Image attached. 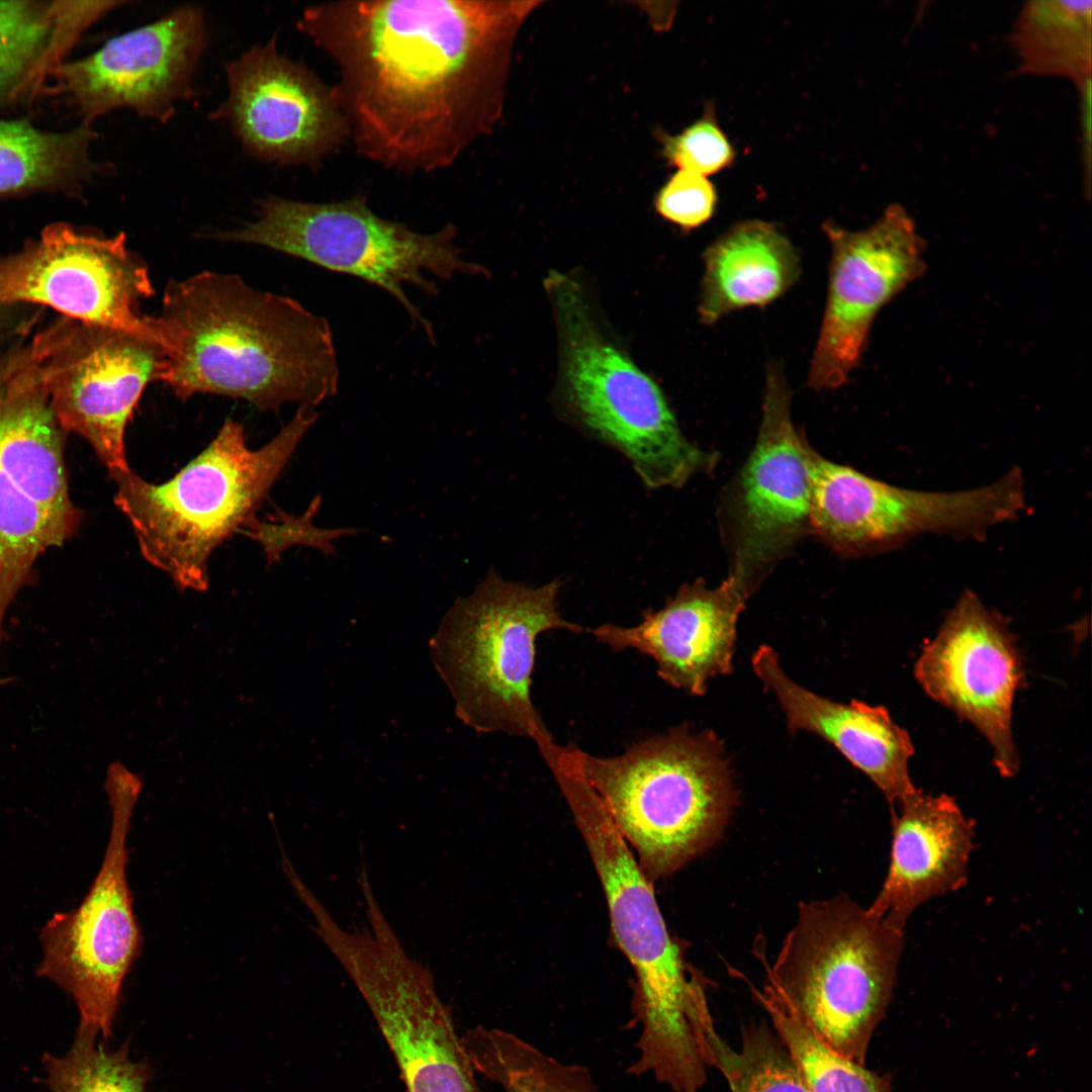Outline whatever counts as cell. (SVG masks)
<instances>
[{"instance_id": "obj_2", "label": "cell", "mask_w": 1092, "mask_h": 1092, "mask_svg": "<svg viewBox=\"0 0 1092 1092\" xmlns=\"http://www.w3.org/2000/svg\"><path fill=\"white\" fill-rule=\"evenodd\" d=\"M168 355L162 382L181 400L243 398L260 411L334 396L339 365L329 322L298 301L202 271L171 280L153 316Z\"/></svg>"}, {"instance_id": "obj_7", "label": "cell", "mask_w": 1092, "mask_h": 1092, "mask_svg": "<svg viewBox=\"0 0 1092 1092\" xmlns=\"http://www.w3.org/2000/svg\"><path fill=\"white\" fill-rule=\"evenodd\" d=\"M559 340V388L568 412L612 445L652 489L679 487L716 455L684 435L659 385L602 329L583 286L552 270L544 279Z\"/></svg>"}, {"instance_id": "obj_24", "label": "cell", "mask_w": 1092, "mask_h": 1092, "mask_svg": "<svg viewBox=\"0 0 1092 1092\" xmlns=\"http://www.w3.org/2000/svg\"><path fill=\"white\" fill-rule=\"evenodd\" d=\"M1091 6V1L1026 2L1010 38L1020 71L1066 78L1080 90L1089 86Z\"/></svg>"}, {"instance_id": "obj_18", "label": "cell", "mask_w": 1092, "mask_h": 1092, "mask_svg": "<svg viewBox=\"0 0 1092 1092\" xmlns=\"http://www.w3.org/2000/svg\"><path fill=\"white\" fill-rule=\"evenodd\" d=\"M207 33L202 11L181 7L109 39L94 54L59 66L61 88L88 118L127 107L164 121L191 92Z\"/></svg>"}, {"instance_id": "obj_9", "label": "cell", "mask_w": 1092, "mask_h": 1092, "mask_svg": "<svg viewBox=\"0 0 1092 1092\" xmlns=\"http://www.w3.org/2000/svg\"><path fill=\"white\" fill-rule=\"evenodd\" d=\"M449 223L423 234L376 214L363 196L332 202H308L270 196L259 202L257 218L213 238L263 246L322 268L348 274L392 295L434 340L430 322L406 295L404 285L438 293L434 279L455 274H485L466 261Z\"/></svg>"}, {"instance_id": "obj_15", "label": "cell", "mask_w": 1092, "mask_h": 1092, "mask_svg": "<svg viewBox=\"0 0 1092 1092\" xmlns=\"http://www.w3.org/2000/svg\"><path fill=\"white\" fill-rule=\"evenodd\" d=\"M59 352L48 355L43 379L60 427L83 437L111 478L127 472L126 426L147 385L162 382L167 350L134 334L82 324Z\"/></svg>"}, {"instance_id": "obj_20", "label": "cell", "mask_w": 1092, "mask_h": 1092, "mask_svg": "<svg viewBox=\"0 0 1092 1092\" xmlns=\"http://www.w3.org/2000/svg\"><path fill=\"white\" fill-rule=\"evenodd\" d=\"M752 589L734 572L713 588L699 579L684 584L661 609L646 610L638 625L607 623L590 633L615 651L650 656L663 681L702 696L710 677L732 670L736 624Z\"/></svg>"}, {"instance_id": "obj_3", "label": "cell", "mask_w": 1092, "mask_h": 1092, "mask_svg": "<svg viewBox=\"0 0 1092 1092\" xmlns=\"http://www.w3.org/2000/svg\"><path fill=\"white\" fill-rule=\"evenodd\" d=\"M559 788L602 884L614 938L634 970L640 1030L631 1068L658 1080L690 1076L703 1066L699 1029L711 1014L704 977L686 962L652 883L590 787L571 775Z\"/></svg>"}, {"instance_id": "obj_12", "label": "cell", "mask_w": 1092, "mask_h": 1092, "mask_svg": "<svg viewBox=\"0 0 1092 1092\" xmlns=\"http://www.w3.org/2000/svg\"><path fill=\"white\" fill-rule=\"evenodd\" d=\"M125 243L123 233L101 238L52 224L20 253L0 256V303L46 304L84 325L127 332L164 347L154 317L140 309L154 294L148 267Z\"/></svg>"}, {"instance_id": "obj_35", "label": "cell", "mask_w": 1092, "mask_h": 1092, "mask_svg": "<svg viewBox=\"0 0 1092 1092\" xmlns=\"http://www.w3.org/2000/svg\"><path fill=\"white\" fill-rule=\"evenodd\" d=\"M9 679L6 676L0 677V688L8 686Z\"/></svg>"}, {"instance_id": "obj_34", "label": "cell", "mask_w": 1092, "mask_h": 1092, "mask_svg": "<svg viewBox=\"0 0 1092 1092\" xmlns=\"http://www.w3.org/2000/svg\"><path fill=\"white\" fill-rule=\"evenodd\" d=\"M717 201L716 189L707 177L677 170L658 191L654 206L661 217L691 231L712 218Z\"/></svg>"}, {"instance_id": "obj_11", "label": "cell", "mask_w": 1092, "mask_h": 1092, "mask_svg": "<svg viewBox=\"0 0 1092 1092\" xmlns=\"http://www.w3.org/2000/svg\"><path fill=\"white\" fill-rule=\"evenodd\" d=\"M1025 509L1019 468L972 489L928 491L896 486L815 457L810 529L845 553L896 548L922 534L979 540Z\"/></svg>"}, {"instance_id": "obj_30", "label": "cell", "mask_w": 1092, "mask_h": 1092, "mask_svg": "<svg viewBox=\"0 0 1092 1092\" xmlns=\"http://www.w3.org/2000/svg\"><path fill=\"white\" fill-rule=\"evenodd\" d=\"M752 994L767 1013L809 1092H891V1079L847 1060L821 1043L766 987Z\"/></svg>"}, {"instance_id": "obj_31", "label": "cell", "mask_w": 1092, "mask_h": 1092, "mask_svg": "<svg viewBox=\"0 0 1092 1092\" xmlns=\"http://www.w3.org/2000/svg\"><path fill=\"white\" fill-rule=\"evenodd\" d=\"M48 1092H148L153 1070L145 1061L133 1062L129 1043L116 1050L76 1034L64 1056L44 1053L41 1058Z\"/></svg>"}, {"instance_id": "obj_33", "label": "cell", "mask_w": 1092, "mask_h": 1092, "mask_svg": "<svg viewBox=\"0 0 1092 1092\" xmlns=\"http://www.w3.org/2000/svg\"><path fill=\"white\" fill-rule=\"evenodd\" d=\"M322 495H315L303 515L295 517L282 511L268 521H253L241 533L258 542L269 563L280 559L281 554L291 546L302 545L321 551L326 557L335 554L334 540L358 533L356 528L322 529L312 524V518L320 510Z\"/></svg>"}, {"instance_id": "obj_19", "label": "cell", "mask_w": 1092, "mask_h": 1092, "mask_svg": "<svg viewBox=\"0 0 1092 1092\" xmlns=\"http://www.w3.org/2000/svg\"><path fill=\"white\" fill-rule=\"evenodd\" d=\"M407 1092H478L474 1070L428 969L403 949L379 953L353 975Z\"/></svg>"}, {"instance_id": "obj_32", "label": "cell", "mask_w": 1092, "mask_h": 1092, "mask_svg": "<svg viewBox=\"0 0 1092 1092\" xmlns=\"http://www.w3.org/2000/svg\"><path fill=\"white\" fill-rule=\"evenodd\" d=\"M663 158L677 170L705 177L718 173L733 163L735 151L720 127L713 105L678 134L657 130Z\"/></svg>"}, {"instance_id": "obj_8", "label": "cell", "mask_w": 1092, "mask_h": 1092, "mask_svg": "<svg viewBox=\"0 0 1092 1092\" xmlns=\"http://www.w3.org/2000/svg\"><path fill=\"white\" fill-rule=\"evenodd\" d=\"M559 592L558 580L534 587L490 569L446 613L431 654L467 726L529 738L540 752L554 742L531 699L536 640L551 630H584L560 615Z\"/></svg>"}, {"instance_id": "obj_10", "label": "cell", "mask_w": 1092, "mask_h": 1092, "mask_svg": "<svg viewBox=\"0 0 1092 1092\" xmlns=\"http://www.w3.org/2000/svg\"><path fill=\"white\" fill-rule=\"evenodd\" d=\"M143 786L142 777L121 761L108 765L104 790L111 826L100 870L80 905L54 914L39 935L36 975L74 1000L76 1034L102 1042L112 1035L123 982L142 948L126 878V838Z\"/></svg>"}, {"instance_id": "obj_26", "label": "cell", "mask_w": 1092, "mask_h": 1092, "mask_svg": "<svg viewBox=\"0 0 1092 1092\" xmlns=\"http://www.w3.org/2000/svg\"><path fill=\"white\" fill-rule=\"evenodd\" d=\"M88 126L66 133L39 131L23 121L0 120V194L58 186L92 171Z\"/></svg>"}, {"instance_id": "obj_22", "label": "cell", "mask_w": 1092, "mask_h": 1092, "mask_svg": "<svg viewBox=\"0 0 1092 1092\" xmlns=\"http://www.w3.org/2000/svg\"><path fill=\"white\" fill-rule=\"evenodd\" d=\"M752 668L777 698L789 730H807L833 744L873 781L893 807L918 790L908 769L914 753L909 734L883 706L856 700L837 703L804 689L786 674L779 656L766 645L754 652Z\"/></svg>"}, {"instance_id": "obj_21", "label": "cell", "mask_w": 1092, "mask_h": 1092, "mask_svg": "<svg viewBox=\"0 0 1092 1092\" xmlns=\"http://www.w3.org/2000/svg\"><path fill=\"white\" fill-rule=\"evenodd\" d=\"M898 809L887 875L868 908L904 931L919 906L967 883L975 832L972 820L945 794L917 790Z\"/></svg>"}, {"instance_id": "obj_17", "label": "cell", "mask_w": 1092, "mask_h": 1092, "mask_svg": "<svg viewBox=\"0 0 1092 1092\" xmlns=\"http://www.w3.org/2000/svg\"><path fill=\"white\" fill-rule=\"evenodd\" d=\"M757 439L740 479L735 564L752 588L810 528L817 453L792 421L791 390L780 364L767 365Z\"/></svg>"}, {"instance_id": "obj_1", "label": "cell", "mask_w": 1092, "mask_h": 1092, "mask_svg": "<svg viewBox=\"0 0 1092 1092\" xmlns=\"http://www.w3.org/2000/svg\"><path fill=\"white\" fill-rule=\"evenodd\" d=\"M541 3L337 1L305 7L297 27L339 70L332 88L356 153L431 173L493 129L516 36Z\"/></svg>"}, {"instance_id": "obj_29", "label": "cell", "mask_w": 1092, "mask_h": 1092, "mask_svg": "<svg viewBox=\"0 0 1092 1092\" xmlns=\"http://www.w3.org/2000/svg\"><path fill=\"white\" fill-rule=\"evenodd\" d=\"M68 537L0 468V649L4 619L37 556Z\"/></svg>"}, {"instance_id": "obj_23", "label": "cell", "mask_w": 1092, "mask_h": 1092, "mask_svg": "<svg viewBox=\"0 0 1092 1092\" xmlns=\"http://www.w3.org/2000/svg\"><path fill=\"white\" fill-rule=\"evenodd\" d=\"M698 314L704 325L750 306L763 307L799 280L801 257L776 223L747 219L716 238L703 254Z\"/></svg>"}, {"instance_id": "obj_14", "label": "cell", "mask_w": 1092, "mask_h": 1092, "mask_svg": "<svg viewBox=\"0 0 1092 1092\" xmlns=\"http://www.w3.org/2000/svg\"><path fill=\"white\" fill-rule=\"evenodd\" d=\"M914 675L930 698L987 738L1003 777L1016 774L1012 706L1023 669L1016 641L1000 614L965 590L923 647Z\"/></svg>"}, {"instance_id": "obj_6", "label": "cell", "mask_w": 1092, "mask_h": 1092, "mask_svg": "<svg viewBox=\"0 0 1092 1092\" xmlns=\"http://www.w3.org/2000/svg\"><path fill=\"white\" fill-rule=\"evenodd\" d=\"M904 947V931L845 895L803 902L765 986L821 1043L866 1065Z\"/></svg>"}, {"instance_id": "obj_25", "label": "cell", "mask_w": 1092, "mask_h": 1092, "mask_svg": "<svg viewBox=\"0 0 1092 1092\" xmlns=\"http://www.w3.org/2000/svg\"><path fill=\"white\" fill-rule=\"evenodd\" d=\"M461 1040L473 1070L504 1092H601L587 1068L559 1061L511 1031L479 1026Z\"/></svg>"}, {"instance_id": "obj_4", "label": "cell", "mask_w": 1092, "mask_h": 1092, "mask_svg": "<svg viewBox=\"0 0 1092 1092\" xmlns=\"http://www.w3.org/2000/svg\"><path fill=\"white\" fill-rule=\"evenodd\" d=\"M318 417L299 405L293 418L259 449L241 423L225 420L196 457L162 483L131 469L112 479L114 503L129 522L140 552L179 590L208 588L212 552L256 520L255 513Z\"/></svg>"}, {"instance_id": "obj_27", "label": "cell", "mask_w": 1092, "mask_h": 1092, "mask_svg": "<svg viewBox=\"0 0 1092 1092\" xmlns=\"http://www.w3.org/2000/svg\"><path fill=\"white\" fill-rule=\"evenodd\" d=\"M98 17L92 2L0 1V99L10 95L61 39Z\"/></svg>"}, {"instance_id": "obj_16", "label": "cell", "mask_w": 1092, "mask_h": 1092, "mask_svg": "<svg viewBox=\"0 0 1092 1092\" xmlns=\"http://www.w3.org/2000/svg\"><path fill=\"white\" fill-rule=\"evenodd\" d=\"M225 74L229 97L217 113L251 156L316 168L349 141L333 88L280 54L275 35L229 62Z\"/></svg>"}, {"instance_id": "obj_13", "label": "cell", "mask_w": 1092, "mask_h": 1092, "mask_svg": "<svg viewBox=\"0 0 1092 1092\" xmlns=\"http://www.w3.org/2000/svg\"><path fill=\"white\" fill-rule=\"evenodd\" d=\"M831 248L828 288L808 385L821 391L842 386L859 365L879 311L924 272V242L914 219L891 204L859 231L826 220Z\"/></svg>"}, {"instance_id": "obj_28", "label": "cell", "mask_w": 1092, "mask_h": 1092, "mask_svg": "<svg viewBox=\"0 0 1092 1092\" xmlns=\"http://www.w3.org/2000/svg\"><path fill=\"white\" fill-rule=\"evenodd\" d=\"M701 1050L706 1066L722 1074L731 1092H809L789 1049L765 1022L744 1025L735 1049L711 1020L703 1029Z\"/></svg>"}, {"instance_id": "obj_5", "label": "cell", "mask_w": 1092, "mask_h": 1092, "mask_svg": "<svg viewBox=\"0 0 1092 1092\" xmlns=\"http://www.w3.org/2000/svg\"><path fill=\"white\" fill-rule=\"evenodd\" d=\"M558 752L594 791L651 883L711 847L735 805L729 763L711 731L673 727L608 757L575 744Z\"/></svg>"}]
</instances>
